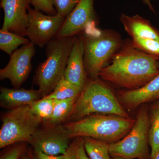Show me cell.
<instances>
[{
    "instance_id": "6da1fadb",
    "label": "cell",
    "mask_w": 159,
    "mask_h": 159,
    "mask_svg": "<svg viewBox=\"0 0 159 159\" xmlns=\"http://www.w3.org/2000/svg\"><path fill=\"white\" fill-rule=\"evenodd\" d=\"M158 61L159 57L139 50L132 42L124 43L99 77L129 90L138 89L159 75Z\"/></svg>"
},
{
    "instance_id": "9c48e42d",
    "label": "cell",
    "mask_w": 159,
    "mask_h": 159,
    "mask_svg": "<svg viewBox=\"0 0 159 159\" xmlns=\"http://www.w3.org/2000/svg\"><path fill=\"white\" fill-rule=\"evenodd\" d=\"M35 53V45L31 42L15 51L7 65L0 70L1 80L9 79L15 88H19L31 73Z\"/></svg>"
},
{
    "instance_id": "3957f363",
    "label": "cell",
    "mask_w": 159,
    "mask_h": 159,
    "mask_svg": "<svg viewBox=\"0 0 159 159\" xmlns=\"http://www.w3.org/2000/svg\"><path fill=\"white\" fill-rule=\"evenodd\" d=\"M94 114L129 118L112 91L98 78L87 81L68 118L77 120Z\"/></svg>"
},
{
    "instance_id": "1f68e13d",
    "label": "cell",
    "mask_w": 159,
    "mask_h": 159,
    "mask_svg": "<svg viewBox=\"0 0 159 159\" xmlns=\"http://www.w3.org/2000/svg\"><path fill=\"white\" fill-rule=\"evenodd\" d=\"M21 159H31V158L29 156L27 155L24 156V157L23 156L21 158Z\"/></svg>"
},
{
    "instance_id": "ba28073f",
    "label": "cell",
    "mask_w": 159,
    "mask_h": 159,
    "mask_svg": "<svg viewBox=\"0 0 159 159\" xmlns=\"http://www.w3.org/2000/svg\"><path fill=\"white\" fill-rule=\"evenodd\" d=\"M65 19L57 14L48 15L30 8L26 36L34 45L43 48L57 36Z\"/></svg>"
},
{
    "instance_id": "9a60e30c",
    "label": "cell",
    "mask_w": 159,
    "mask_h": 159,
    "mask_svg": "<svg viewBox=\"0 0 159 159\" xmlns=\"http://www.w3.org/2000/svg\"><path fill=\"white\" fill-rule=\"evenodd\" d=\"M157 66L159 69V61H157ZM159 98V74L143 87L125 91L120 96L121 101L129 108L137 107Z\"/></svg>"
},
{
    "instance_id": "30bf717a",
    "label": "cell",
    "mask_w": 159,
    "mask_h": 159,
    "mask_svg": "<svg viewBox=\"0 0 159 159\" xmlns=\"http://www.w3.org/2000/svg\"><path fill=\"white\" fill-rule=\"evenodd\" d=\"M51 125L38 129L30 143L35 151L50 155L65 154L70 146V135L64 125Z\"/></svg>"
},
{
    "instance_id": "4dcf8cb0",
    "label": "cell",
    "mask_w": 159,
    "mask_h": 159,
    "mask_svg": "<svg viewBox=\"0 0 159 159\" xmlns=\"http://www.w3.org/2000/svg\"><path fill=\"white\" fill-rule=\"evenodd\" d=\"M142 1H143L144 4H146L148 6L151 11H153V12H155L154 9L153 7H152V5L150 0H142Z\"/></svg>"
},
{
    "instance_id": "277c9868",
    "label": "cell",
    "mask_w": 159,
    "mask_h": 159,
    "mask_svg": "<svg viewBox=\"0 0 159 159\" xmlns=\"http://www.w3.org/2000/svg\"><path fill=\"white\" fill-rule=\"evenodd\" d=\"M84 43V63L92 79L99 77L100 71L108 64L122 43L119 34L111 30H102L97 25L80 34Z\"/></svg>"
},
{
    "instance_id": "83f0119b",
    "label": "cell",
    "mask_w": 159,
    "mask_h": 159,
    "mask_svg": "<svg viewBox=\"0 0 159 159\" xmlns=\"http://www.w3.org/2000/svg\"><path fill=\"white\" fill-rule=\"evenodd\" d=\"M77 154L78 159H90L87 154L84 145L83 140L80 139L77 141Z\"/></svg>"
},
{
    "instance_id": "ac0fdd59",
    "label": "cell",
    "mask_w": 159,
    "mask_h": 159,
    "mask_svg": "<svg viewBox=\"0 0 159 159\" xmlns=\"http://www.w3.org/2000/svg\"><path fill=\"white\" fill-rule=\"evenodd\" d=\"M81 92L78 88L63 77L57 83L54 90L48 96L44 97L57 100L77 99Z\"/></svg>"
},
{
    "instance_id": "e0dca14e",
    "label": "cell",
    "mask_w": 159,
    "mask_h": 159,
    "mask_svg": "<svg viewBox=\"0 0 159 159\" xmlns=\"http://www.w3.org/2000/svg\"><path fill=\"white\" fill-rule=\"evenodd\" d=\"M81 138H83L84 148L90 159H110L108 142L87 137Z\"/></svg>"
},
{
    "instance_id": "4316f807",
    "label": "cell",
    "mask_w": 159,
    "mask_h": 159,
    "mask_svg": "<svg viewBox=\"0 0 159 159\" xmlns=\"http://www.w3.org/2000/svg\"><path fill=\"white\" fill-rule=\"evenodd\" d=\"M65 159H78L77 154V142H75L69 146L65 154Z\"/></svg>"
},
{
    "instance_id": "603a6c76",
    "label": "cell",
    "mask_w": 159,
    "mask_h": 159,
    "mask_svg": "<svg viewBox=\"0 0 159 159\" xmlns=\"http://www.w3.org/2000/svg\"><path fill=\"white\" fill-rule=\"evenodd\" d=\"M80 0H51L57 14L66 18L70 14Z\"/></svg>"
},
{
    "instance_id": "7a4b0ae2",
    "label": "cell",
    "mask_w": 159,
    "mask_h": 159,
    "mask_svg": "<svg viewBox=\"0 0 159 159\" xmlns=\"http://www.w3.org/2000/svg\"><path fill=\"white\" fill-rule=\"evenodd\" d=\"M136 120L116 116L94 114L64 125L71 138H91L115 142L132 128Z\"/></svg>"
},
{
    "instance_id": "7c38bea8",
    "label": "cell",
    "mask_w": 159,
    "mask_h": 159,
    "mask_svg": "<svg viewBox=\"0 0 159 159\" xmlns=\"http://www.w3.org/2000/svg\"><path fill=\"white\" fill-rule=\"evenodd\" d=\"M30 4V0H1V7L4 12L2 29L26 36Z\"/></svg>"
},
{
    "instance_id": "d6a6232c",
    "label": "cell",
    "mask_w": 159,
    "mask_h": 159,
    "mask_svg": "<svg viewBox=\"0 0 159 159\" xmlns=\"http://www.w3.org/2000/svg\"><path fill=\"white\" fill-rule=\"evenodd\" d=\"M153 159H159V152L157 154V155Z\"/></svg>"
},
{
    "instance_id": "2e32d148",
    "label": "cell",
    "mask_w": 159,
    "mask_h": 159,
    "mask_svg": "<svg viewBox=\"0 0 159 159\" xmlns=\"http://www.w3.org/2000/svg\"><path fill=\"white\" fill-rule=\"evenodd\" d=\"M120 20L132 39L139 38L159 41V30L144 18L138 15L129 16L122 14Z\"/></svg>"
},
{
    "instance_id": "cb8c5ba5",
    "label": "cell",
    "mask_w": 159,
    "mask_h": 159,
    "mask_svg": "<svg viewBox=\"0 0 159 159\" xmlns=\"http://www.w3.org/2000/svg\"><path fill=\"white\" fill-rule=\"evenodd\" d=\"M149 144L151 152V159H153L159 152V126L156 124L151 123L148 133Z\"/></svg>"
},
{
    "instance_id": "ffe728a7",
    "label": "cell",
    "mask_w": 159,
    "mask_h": 159,
    "mask_svg": "<svg viewBox=\"0 0 159 159\" xmlns=\"http://www.w3.org/2000/svg\"><path fill=\"white\" fill-rule=\"evenodd\" d=\"M76 99H55L54 109L51 118L48 121L51 125H58L68 119L74 109Z\"/></svg>"
},
{
    "instance_id": "484cf974",
    "label": "cell",
    "mask_w": 159,
    "mask_h": 159,
    "mask_svg": "<svg viewBox=\"0 0 159 159\" xmlns=\"http://www.w3.org/2000/svg\"><path fill=\"white\" fill-rule=\"evenodd\" d=\"M25 147L23 144H18L11 147L3 154L0 159H20L23 155Z\"/></svg>"
},
{
    "instance_id": "5b68a950",
    "label": "cell",
    "mask_w": 159,
    "mask_h": 159,
    "mask_svg": "<svg viewBox=\"0 0 159 159\" xmlns=\"http://www.w3.org/2000/svg\"><path fill=\"white\" fill-rule=\"evenodd\" d=\"M75 36H57L46 45L47 58L38 67L34 78L43 97L51 93L64 77Z\"/></svg>"
},
{
    "instance_id": "8992f818",
    "label": "cell",
    "mask_w": 159,
    "mask_h": 159,
    "mask_svg": "<svg viewBox=\"0 0 159 159\" xmlns=\"http://www.w3.org/2000/svg\"><path fill=\"white\" fill-rule=\"evenodd\" d=\"M0 129V148L31 142L42 119L34 115L29 105L11 109L3 115Z\"/></svg>"
},
{
    "instance_id": "8fae6325",
    "label": "cell",
    "mask_w": 159,
    "mask_h": 159,
    "mask_svg": "<svg viewBox=\"0 0 159 159\" xmlns=\"http://www.w3.org/2000/svg\"><path fill=\"white\" fill-rule=\"evenodd\" d=\"M95 0H80L63 24L57 36L73 37L81 34L89 27L97 23L94 9Z\"/></svg>"
},
{
    "instance_id": "836d02e7",
    "label": "cell",
    "mask_w": 159,
    "mask_h": 159,
    "mask_svg": "<svg viewBox=\"0 0 159 159\" xmlns=\"http://www.w3.org/2000/svg\"><path fill=\"white\" fill-rule=\"evenodd\" d=\"M112 159H124L123 158H122L119 157H113Z\"/></svg>"
},
{
    "instance_id": "d4e9b609",
    "label": "cell",
    "mask_w": 159,
    "mask_h": 159,
    "mask_svg": "<svg viewBox=\"0 0 159 159\" xmlns=\"http://www.w3.org/2000/svg\"><path fill=\"white\" fill-rule=\"evenodd\" d=\"M31 5L34 9L44 12L48 15L54 16L57 14V11L52 5L51 0H30Z\"/></svg>"
},
{
    "instance_id": "d6986e66",
    "label": "cell",
    "mask_w": 159,
    "mask_h": 159,
    "mask_svg": "<svg viewBox=\"0 0 159 159\" xmlns=\"http://www.w3.org/2000/svg\"><path fill=\"white\" fill-rule=\"evenodd\" d=\"M30 42L29 39L8 30H0V49L9 55L17 50L19 46Z\"/></svg>"
},
{
    "instance_id": "5bb4252c",
    "label": "cell",
    "mask_w": 159,
    "mask_h": 159,
    "mask_svg": "<svg viewBox=\"0 0 159 159\" xmlns=\"http://www.w3.org/2000/svg\"><path fill=\"white\" fill-rule=\"evenodd\" d=\"M0 93L1 107L11 109L21 106L30 105L43 97L39 90L20 88L8 89L2 87Z\"/></svg>"
},
{
    "instance_id": "44dd1931",
    "label": "cell",
    "mask_w": 159,
    "mask_h": 159,
    "mask_svg": "<svg viewBox=\"0 0 159 159\" xmlns=\"http://www.w3.org/2000/svg\"><path fill=\"white\" fill-rule=\"evenodd\" d=\"M55 99L43 97L29 105L32 112L43 121H48L54 109Z\"/></svg>"
},
{
    "instance_id": "f546056e",
    "label": "cell",
    "mask_w": 159,
    "mask_h": 159,
    "mask_svg": "<svg viewBox=\"0 0 159 159\" xmlns=\"http://www.w3.org/2000/svg\"><path fill=\"white\" fill-rule=\"evenodd\" d=\"M150 122L159 126V105L154 107L152 110Z\"/></svg>"
},
{
    "instance_id": "4fadbf2b",
    "label": "cell",
    "mask_w": 159,
    "mask_h": 159,
    "mask_svg": "<svg viewBox=\"0 0 159 159\" xmlns=\"http://www.w3.org/2000/svg\"><path fill=\"white\" fill-rule=\"evenodd\" d=\"M84 43L80 34L74 38L69 56L64 77L82 91L87 82L84 63Z\"/></svg>"
},
{
    "instance_id": "52a82bcc",
    "label": "cell",
    "mask_w": 159,
    "mask_h": 159,
    "mask_svg": "<svg viewBox=\"0 0 159 159\" xmlns=\"http://www.w3.org/2000/svg\"><path fill=\"white\" fill-rule=\"evenodd\" d=\"M150 119L147 111L139 112L129 133L118 142L109 144V154L124 159L142 158L147 154Z\"/></svg>"
},
{
    "instance_id": "7402d4cb",
    "label": "cell",
    "mask_w": 159,
    "mask_h": 159,
    "mask_svg": "<svg viewBox=\"0 0 159 159\" xmlns=\"http://www.w3.org/2000/svg\"><path fill=\"white\" fill-rule=\"evenodd\" d=\"M134 47L146 54L159 57V41L152 39H132Z\"/></svg>"
},
{
    "instance_id": "f1b7e54d",
    "label": "cell",
    "mask_w": 159,
    "mask_h": 159,
    "mask_svg": "<svg viewBox=\"0 0 159 159\" xmlns=\"http://www.w3.org/2000/svg\"><path fill=\"white\" fill-rule=\"evenodd\" d=\"M37 159H65V155H50L39 151H35Z\"/></svg>"
}]
</instances>
